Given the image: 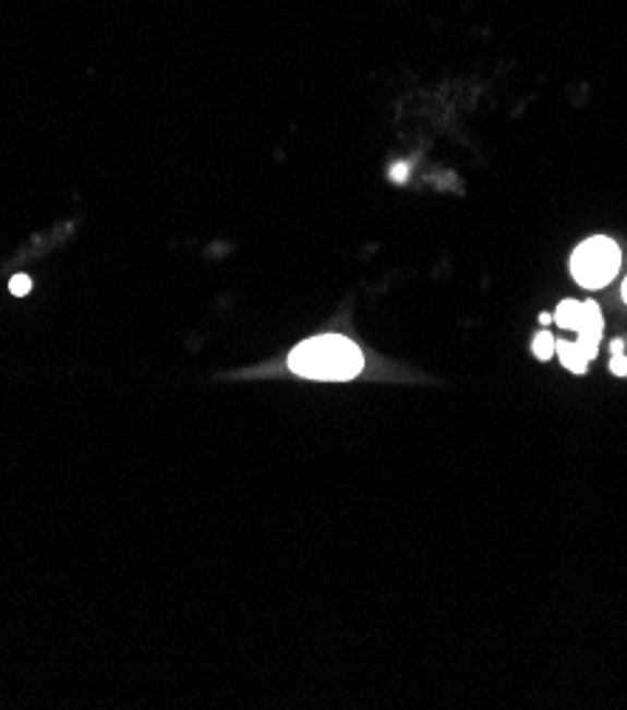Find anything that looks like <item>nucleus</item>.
Returning a JSON list of instances; mask_svg holds the SVG:
<instances>
[{"instance_id": "f257e3e1", "label": "nucleus", "mask_w": 627, "mask_h": 710, "mask_svg": "<svg viewBox=\"0 0 627 710\" xmlns=\"http://www.w3.org/2000/svg\"><path fill=\"white\" fill-rule=\"evenodd\" d=\"M365 357L357 342L342 335H319L300 342L289 357V369L309 380H325V383H345L362 371Z\"/></svg>"}, {"instance_id": "f03ea898", "label": "nucleus", "mask_w": 627, "mask_h": 710, "mask_svg": "<svg viewBox=\"0 0 627 710\" xmlns=\"http://www.w3.org/2000/svg\"><path fill=\"white\" fill-rule=\"evenodd\" d=\"M622 264L619 244L607 236H593L574 250L571 275L586 289H602L616 278Z\"/></svg>"}, {"instance_id": "7ed1b4c3", "label": "nucleus", "mask_w": 627, "mask_h": 710, "mask_svg": "<svg viewBox=\"0 0 627 710\" xmlns=\"http://www.w3.org/2000/svg\"><path fill=\"white\" fill-rule=\"evenodd\" d=\"M554 323L563 328H571V332H582V326H586V303L563 300L557 312H554Z\"/></svg>"}, {"instance_id": "20e7f679", "label": "nucleus", "mask_w": 627, "mask_h": 710, "mask_svg": "<svg viewBox=\"0 0 627 710\" xmlns=\"http://www.w3.org/2000/svg\"><path fill=\"white\" fill-rule=\"evenodd\" d=\"M554 354H557L559 362H563L568 371H574V374H586L588 362H591L582 351H579V346L574 340L554 342Z\"/></svg>"}, {"instance_id": "39448f33", "label": "nucleus", "mask_w": 627, "mask_h": 710, "mask_svg": "<svg viewBox=\"0 0 627 710\" xmlns=\"http://www.w3.org/2000/svg\"><path fill=\"white\" fill-rule=\"evenodd\" d=\"M554 337L548 335V332H540L538 337H534V342H531V351H534V357L538 360H552L554 357Z\"/></svg>"}, {"instance_id": "423d86ee", "label": "nucleus", "mask_w": 627, "mask_h": 710, "mask_svg": "<svg viewBox=\"0 0 627 710\" xmlns=\"http://www.w3.org/2000/svg\"><path fill=\"white\" fill-rule=\"evenodd\" d=\"M611 371H614L616 376H627V357L614 354V360H611Z\"/></svg>"}, {"instance_id": "0eeeda50", "label": "nucleus", "mask_w": 627, "mask_h": 710, "mask_svg": "<svg viewBox=\"0 0 627 710\" xmlns=\"http://www.w3.org/2000/svg\"><path fill=\"white\" fill-rule=\"evenodd\" d=\"M28 286H32V284H28L26 275H17V278L12 280V292L14 294H26L28 292Z\"/></svg>"}, {"instance_id": "6e6552de", "label": "nucleus", "mask_w": 627, "mask_h": 710, "mask_svg": "<svg viewBox=\"0 0 627 710\" xmlns=\"http://www.w3.org/2000/svg\"><path fill=\"white\" fill-rule=\"evenodd\" d=\"M622 351H625V340L611 342V354H622Z\"/></svg>"}, {"instance_id": "1a4fd4ad", "label": "nucleus", "mask_w": 627, "mask_h": 710, "mask_svg": "<svg viewBox=\"0 0 627 710\" xmlns=\"http://www.w3.org/2000/svg\"><path fill=\"white\" fill-rule=\"evenodd\" d=\"M540 323H543V326H548V323H554V314L543 312V314H540Z\"/></svg>"}, {"instance_id": "9d476101", "label": "nucleus", "mask_w": 627, "mask_h": 710, "mask_svg": "<svg viewBox=\"0 0 627 710\" xmlns=\"http://www.w3.org/2000/svg\"><path fill=\"white\" fill-rule=\"evenodd\" d=\"M622 298H625V303H627V278H625V284H622Z\"/></svg>"}]
</instances>
